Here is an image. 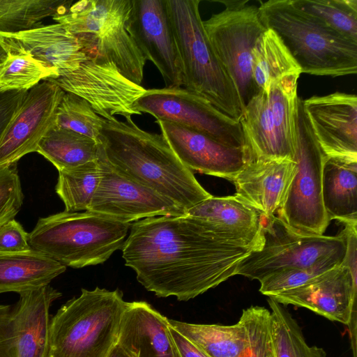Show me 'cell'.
<instances>
[{
	"label": "cell",
	"mask_w": 357,
	"mask_h": 357,
	"mask_svg": "<svg viewBox=\"0 0 357 357\" xmlns=\"http://www.w3.org/2000/svg\"><path fill=\"white\" fill-rule=\"evenodd\" d=\"M104 119L85 100L65 92L56 109L55 127L75 132L100 143V131Z\"/></svg>",
	"instance_id": "obj_35"
},
{
	"label": "cell",
	"mask_w": 357,
	"mask_h": 357,
	"mask_svg": "<svg viewBox=\"0 0 357 357\" xmlns=\"http://www.w3.org/2000/svg\"><path fill=\"white\" fill-rule=\"evenodd\" d=\"M169 321L172 328L209 357H242L245 335L239 320L229 326L192 324L173 319Z\"/></svg>",
	"instance_id": "obj_29"
},
{
	"label": "cell",
	"mask_w": 357,
	"mask_h": 357,
	"mask_svg": "<svg viewBox=\"0 0 357 357\" xmlns=\"http://www.w3.org/2000/svg\"><path fill=\"white\" fill-rule=\"evenodd\" d=\"M98 162L100 178L87 211L127 223L186 214V211L172 199L118 173L100 151Z\"/></svg>",
	"instance_id": "obj_15"
},
{
	"label": "cell",
	"mask_w": 357,
	"mask_h": 357,
	"mask_svg": "<svg viewBox=\"0 0 357 357\" xmlns=\"http://www.w3.org/2000/svg\"><path fill=\"white\" fill-rule=\"evenodd\" d=\"M31 249L29 233L20 222L13 219L0 227V252H19Z\"/></svg>",
	"instance_id": "obj_39"
},
{
	"label": "cell",
	"mask_w": 357,
	"mask_h": 357,
	"mask_svg": "<svg viewBox=\"0 0 357 357\" xmlns=\"http://www.w3.org/2000/svg\"><path fill=\"white\" fill-rule=\"evenodd\" d=\"M259 3L261 22L281 39L301 73L333 77L356 74L357 43L299 9L291 0Z\"/></svg>",
	"instance_id": "obj_3"
},
{
	"label": "cell",
	"mask_w": 357,
	"mask_h": 357,
	"mask_svg": "<svg viewBox=\"0 0 357 357\" xmlns=\"http://www.w3.org/2000/svg\"><path fill=\"white\" fill-rule=\"evenodd\" d=\"M314 136L327 157L357 161V98L334 92L303 100Z\"/></svg>",
	"instance_id": "obj_18"
},
{
	"label": "cell",
	"mask_w": 357,
	"mask_h": 357,
	"mask_svg": "<svg viewBox=\"0 0 357 357\" xmlns=\"http://www.w3.org/2000/svg\"><path fill=\"white\" fill-rule=\"evenodd\" d=\"M89 56L75 70L45 81L83 98L105 119L120 115L130 121L133 115H140L135 105L146 89L127 79L113 63Z\"/></svg>",
	"instance_id": "obj_13"
},
{
	"label": "cell",
	"mask_w": 357,
	"mask_h": 357,
	"mask_svg": "<svg viewBox=\"0 0 357 357\" xmlns=\"http://www.w3.org/2000/svg\"><path fill=\"white\" fill-rule=\"evenodd\" d=\"M321 195L329 222L357 225V161L326 156Z\"/></svg>",
	"instance_id": "obj_25"
},
{
	"label": "cell",
	"mask_w": 357,
	"mask_h": 357,
	"mask_svg": "<svg viewBox=\"0 0 357 357\" xmlns=\"http://www.w3.org/2000/svg\"><path fill=\"white\" fill-rule=\"evenodd\" d=\"M174 153L190 170L232 181L246 162L248 152L225 145L182 125L155 120Z\"/></svg>",
	"instance_id": "obj_19"
},
{
	"label": "cell",
	"mask_w": 357,
	"mask_h": 357,
	"mask_svg": "<svg viewBox=\"0 0 357 357\" xmlns=\"http://www.w3.org/2000/svg\"><path fill=\"white\" fill-rule=\"evenodd\" d=\"M131 9L132 0H81L52 18L69 29L87 54L108 60L142 85L146 60L126 29Z\"/></svg>",
	"instance_id": "obj_7"
},
{
	"label": "cell",
	"mask_w": 357,
	"mask_h": 357,
	"mask_svg": "<svg viewBox=\"0 0 357 357\" xmlns=\"http://www.w3.org/2000/svg\"><path fill=\"white\" fill-rule=\"evenodd\" d=\"M130 225L87 211H64L40 218L29 244L65 266H95L122 248Z\"/></svg>",
	"instance_id": "obj_6"
},
{
	"label": "cell",
	"mask_w": 357,
	"mask_h": 357,
	"mask_svg": "<svg viewBox=\"0 0 357 357\" xmlns=\"http://www.w3.org/2000/svg\"><path fill=\"white\" fill-rule=\"evenodd\" d=\"M252 79L257 93L287 76L301 74V69L278 36L266 29L252 51Z\"/></svg>",
	"instance_id": "obj_27"
},
{
	"label": "cell",
	"mask_w": 357,
	"mask_h": 357,
	"mask_svg": "<svg viewBox=\"0 0 357 357\" xmlns=\"http://www.w3.org/2000/svg\"><path fill=\"white\" fill-rule=\"evenodd\" d=\"M126 29L146 60L158 68L165 87L182 86L181 61L165 0H132Z\"/></svg>",
	"instance_id": "obj_16"
},
{
	"label": "cell",
	"mask_w": 357,
	"mask_h": 357,
	"mask_svg": "<svg viewBox=\"0 0 357 357\" xmlns=\"http://www.w3.org/2000/svg\"><path fill=\"white\" fill-rule=\"evenodd\" d=\"M135 107L141 114H149L156 120L182 125L225 145L248 152L240 122L184 87L146 89Z\"/></svg>",
	"instance_id": "obj_12"
},
{
	"label": "cell",
	"mask_w": 357,
	"mask_h": 357,
	"mask_svg": "<svg viewBox=\"0 0 357 357\" xmlns=\"http://www.w3.org/2000/svg\"><path fill=\"white\" fill-rule=\"evenodd\" d=\"M0 62V92L29 91L50 78L59 76V70L22 52H6Z\"/></svg>",
	"instance_id": "obj_33"
},
{
	"label": "cell",
	"mask_w": 357,
	"mask_h": 357,
	"mask_svg": "<svg viewBox=\"0 0 357 357\" xmlns=\"http://www.w3.org/2000/svg\"><path fill=\"white\" fill-rule=\"evenodd\" d=\"M294 176L278 218L292 230L324 235L330 222L321 195L322 168L326 158L318 144L298 98Z\"/></svg>",
	"instance_id": "obj_9"
},
{
	"label": "cell",
	"mask_w": 357,
	"mask_h": 357,
	"mask_svg": "<svg viewBox=\"0 0 357 357\" xmlns=\"http://www.w3.org/2000/svg\"><path fill=\"white\" fill-rule=\"evenodd\" d=\"M356 296V275L343 263L306 283L269 298L283 305L307 308L325 318L351 324Z\"/></svg>",
	"instance_id": "obj_20"
},
{
	"label": "cell",
	"mask_w": 357,
	"mask_h": 357,
	"mask_svg": "<svg viewBox=\"0 0 357 357\" xmlns=\"http://www.w3.org/2000/svg\"><path fill=\"white\" fill-rule=\"evenodd\" d=\"M64 93L48 81L28 91L0 139V168L15 165L24 155L36 152L41 139L55 127L56 109Z\"/></svg>",
	"instance_id": "obj_17"
},
{
	"label": "cell",
	"mask_w": 357,
	"mask_h": 357,
	"mask_svg": "<svg viewBox=\"0 0 357 357\" xmlns=\"http://www.w3.org/2000/svg\"><path fill=\"white\" fill-rule=\"evenodd\" d=\"M303 11L321 20L357 43V0H291Z\"/></svg>",
	"instance_id": "obj_34"
},
{
	"label": "cell",
	"mask_w": 357,
	"mask_h": 357,
	"mask_svg": "<svg viewBox=\"0 0 357 357\" xmlns=\"http://www.w3.org/2000/svg\"><path fill=\"white\" fill-rule=\"evenodd\" d=\"M346 252L335 254L306 268H287L272 273L259 281V291L269 297L301 286L323 273L342 264Z\"/></svg>",
	"instance_id": "obj_37"
},
{
	"label": "cell",
	"mask_w": 357,
	"mask_h": 357,
	"mask_svg": "<svg viewBox=\"0 0 357 357\" xmlns=\"http://www.w3.org/2000/svg\"><path fill=\"white\" fill-rule=\"evenodd\" d=\"M202 219L211 232L229 244L259 251L264 243L263 215L236 195L213 197L187 213Z\"/></svg>",
	"instance_id": "obj_21"
},
{
	"label": "cell",
	"mask_w": 357,
	"mask_h": 357,
	"mask_svg": "<svg viewBox=\"0 0 357 357\" xmlns=\"http://www.w3.org/2000/svg\"><path fill=\"white\" fill-rule=\"evenodd\" d=\"M299 76L289 75L271 84L245 105L240 123L250 160L294 161Z\"/></svg>",
	"instance_id": "obj_8"
},
{
	"label": "cell",
	"mask_w": 357,
	"mask_h": 357,
	"mask_svg": "<svg viewBox=\"0 0 357 357\" xmlns=\"http://www.w3.org/2000/svg\"><path fill=\"white\" fill-rule=\"evenodd\" d=\"M170 329L181 357H209L201 349L178 331L172 326Z\"/></svg>",
	"instance_id": "obj_41"
},
{
	"label": "cell",
	"mask_w": 357,
	"mask_h": 357,
	"mask_svg": "<svg viewBox=\"0 0 357 357\" xmlns=\"http://www.w3.org/2000/svg\"><path fill=\"white\" fill-rule=\"evenodd\" d=\"M28 91L0 92V139L23 102Z\"/></svg>",
	"instance_id": "obj_40"
},
{
	"label": "cell",
	"mask_w": 357,
	"mask_h": 357,
	"mask_svg": "<svg viewBox=\"0 0 357 357\" xmlns=\"http://www.w3.org/2000/svg\"><path fill=\"white\" fill-rule=\"evenodd\" d=\"M23 199L15 164L0 168V227L14 219L22 208Z\"/></svg>",
	"instance_id": "obj_38"
},
{
	"label": "cell",
	"mask_w": 357,
	"mask_h": 357,
	"mask_svg": "<svg viewBox=\"0 0 357 357\" xmlns=\"http://www.w3.org/2000/svg\"><path fill=\"white\" fill-rule=\"evenodd\" d=\"M126 304L119 289H82L51 316L47 357H107Z\"/></svg>",
	"instance_id": "obj_4"
},
{
	"label": "cell",
	"mask_w": 357,
	"mask_h": 357,
	"mask_svg": "<svg viewBox=\"0 0 357 357\" xmlns=\"http://www.w3.org/2000/svg\"><path fill=\"white\" fill-rule=\"evenodd\" d=\"M100 178L98 159L73 169L59 172L56 192L65 205V211H87Z\"/></svg>",
	"instance_id": "obj_32"
},
{
	"label": "cell",
	"mask_w": 357,
	"mask_h": 357,
	"mask_svg": "<svg viewBox=\"0 0 357 357\" xmlns=\"http://www.w3.org/2000/svg\"><path fill=\"white\" fill-rule=\"evenodd\" d=\"M221 12L203 21L213 50L234 83L244 109L257 91L252 79V51L266 30L259 8L248 0L218 1Z\"/></svg>",
	"instance_id": "obj_10"
},
{
	"label": "cell",
	"mask_w": 357,
	"mask_h": 357,
	"mask_svg": "<svg viewBox=\"0 0 357 357\" xmlns=\"http://www.w3.org/2000/svg\"><path fill=\"white\" fill-rule=\"evenodd\" d=\"M66 266L33 249L0 252V294H18L50 284Z\"/></svg>",
	"instance_id": "obj_26"
},
{
	"label": "cell",
	"mask_w": 357,
	"mask_h": 357,
	"mask_svg": "<svg viewBox=\"0 0 357 357\" xmlns=\"http://www.w3.org/2000/svg\"><path fill=\"white\" fill-rule=\"evenodd\" d=\"M264 243L238 264L236 275L259 282L287 268L310 266L335 254L345 253L347 240L342 231L336 236L304 234L290 229L278 216H263Z\"/></svg>",
	"instance_id": "obj_11"
},
{
	"label": "cell",
	"mask_w": 357,
	"mask_h": 357,
	"mask_svg": "<svg viewBox=\"0 0 357 357\" xmlns=\"http://www.w3.org/2000/svg\"><path fill=\"white\" fill-rule=\"evenodd\" d=\"M5 52H22L56 68L59 75L75 70L89 56L63 24L40 25L15 33L0 32Z\"/></svg>",
	"instance_id": "obj_22"
},
{
	"label": "cell",
	"mask_w": 357,
	"mask_h": 357,
	"mask_svg": "<svg viewBox=\"0 0 357 357\" xmlns=\"http://www.w3.org/2000/svg\"><path fill=\"white\" fill-rule=\"evenodd\" d=\"M107 357H131L129 354L117 342L109 351Z\"/></svg>",
	"instance_id": "obj_42"
},
{
	"label": "cell",
	"mask_w": 357,
	"mask_h": 357,
	"mask_svg": "<svg viewBox=\"0 0 357 357\" xmlns=\"http://www.w3.org/2000/svg\"><path fill=\"white\" fill-rule=\"evenodd\" d=\"M169 319L145 301L127 302L118 343L131 357H181Z\"/></svg>",
	"instance_id": "obj_23"
},
{
	"label": "cell",
	"mask_w": 357,
	"mask_h": 357,
	"mask_svg": "<svg viewBox=\"0 0 357 357\" xmlns=\"http://www.w3.org/2000/svg\"><path fill=\"white\" fill-rule=\"evenodd\" d=\"M100 151L122 176L176 202L187 211L212 195L178 158L165 138L132 120L104 119Z\"/></svg>",
	"instance_id": "obj_2"
},
{
	"label": "cell",
	"mask_w": 357,
	"mask_h": 357,
	"mask_svg": "<svg viewBox=\"0 0 357 357\" xmlns=\"http://www.w3.org/2000/svg\"><path fill=\"white\" fill-rule=\"evenodd\" d=\"M6 54L5 51L3 50V49L0 45V62L3 59V58L5 57Z\"/></svg>",
	"instance_id": "obj_43"
},
{
	"label": "cell",
	"mask_w": 357,
	"mask_h": 357,
	"mask_svg": "<svg viewBox=\"0 0 357 357\" xmlns=\"http://www.w3.org/2000/svg\"><path fill=\"white\" fill-rule=\"evenodd\" d=\"M73 0H0V32L31 29L44 18L66 13Z\"/></svg>",
	"instance_id": "obj_30"
},
{
	"label": "cell",
	"mask_w": 357,
	"mask_h": 357,
	"mask_svg": "<svg viewBox=\"0 0 357 357\" xmlns=\"http://www.w3.org/2000/svg\"><path fill=\"white\" fill-rule=\"evenodd\" d=\"M179 53L184 88L240 122L243 108L234 83L215 54L203 26L199 0H165Z\"/></svg>",
	"instance_id": "obj_5"
},
{
	"label": "cell",
	"mask_w": 357,
	"mask_h": 357,
	"mask_svg": "<svg viewBox=\"0 0 357 357\" xmlns=\"http://www.w3.org/2000/svg\"><path fill=\"white\" fill-rule=\"evenodd\" d=\"M100 144L85 135L54 127L41 139L36 152L60 172L97 160Z\"/></svg>",
	"instance_id": "obj_28"
},
{
	"label": "cell",
	"mask_w": 357,
	"mask_h": 357,
	"mask_svg": "<svg viewBox=\"0 0 357 357\" xmlns=\"http://www.w3.org/2000/svg\"><path fill=\"white\" fill-rule=\"evenodd\" d=\"M275 357H326L323 348L309 346L297 321L281 304L268 297Z\"/></svg>",
	"instance_id": "obj_31"
},
{
	"label": "cell",
	"mask_w": 357,
	"mask_h": 357,
	"mask_svg": "<svg viewBox=\"0 0 357 357\" xmlns=\"http://www.w3.org/2000/svg\"><path fill=\"white\" fill-rule=\"evenodd\" d=\"M294 167V161L289 160H249L231 181L235 195L264 217H271L285 199Z\"/></svg>",
	"instance_id": "obj_24"
},
{
	"label": "cell",
	"mask_w": 357,
	"mask_h": 357,
	"mask_svg": "<svg viewBox=\"0 0 357 357\" xmlns=\"http://www.w3.org/2000/svg\"><path fill=\"white\" fill-rule=\"evenodd\" d=\"M0 304V357H47L50 307L61 293L50 284Z\"/></svg>",
	"instance_id": "obj_14"
},
{
	"label": "cell",
	"mask_w": 357,
	"mask_h": 357,
	"mask_svg": "<svg viewBox=\"0 0 357 357\" xmlns=\"http://www.w3.org/2000/svg\"><path fill=\"white\" fill-rule=\"evenodd\" d=\"M239 321L245 335L242 357H275L271 311L250 306L243 310Z\"/></svg>",
	"instance_id": "obj_36"
},
{
	"label": "cell",
	"mask_w": 357,
	"mask_h": 357,
	"mask_svg": "<svg viewBox=\"0 0 357 357\" xmlns=\"http://www.w3.org/2000/svg\"><path fill=\"white\" fill-rule=\"evenodd\" d=\"M121 250L125 265L146 290L180 301L236 275L252 252L218 239L202 219L187 213L131 223Z\"/></svg>",
	"instance_id": "obj_1"
}]
</instances>
